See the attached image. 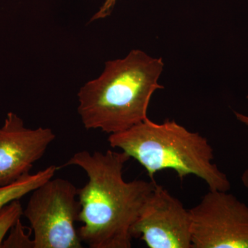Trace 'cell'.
<instances>
[{
  "label": "cell",
  "mask_w": 248,
  "mask_h": 248,
  "mask_svg": "<svg viewBox=\"0 0 248 248\" xmlns=\"http://www.w3.org/2000/svg\"><path fill=\"white\" fill-rule=\"evenodd\" d=\"M130 232L150 248H192L190 211L156 183Z\"/></svg>",
  "instance_id": "obj_6"
},
{
  "label": "cell",
  "mask_w": 248,
  "mask_h": 248,
  "mask_svg": "<svg viewBox=\"0 0 248 248\" xmlns=\"http://www.w3.org/2000/svg\"></svg>",
  "instance_id": "obj_13"
},
{
  "label": "cell",
  "mask_w": 248,
  "mask_h": 248,
  "mask_svg": "<svg viewBox=\"0 0 248 248\" xmlns=\"http://www.w3.org/2000/svg\"><path fill=\"white\" fill-rule=\"evenodd\" d=\"M31 233L32 231L27 233L26 227L19 219L11 228L9 237L4 240L1 248H34L33 239H31Z\"/></svg>",
  "instance_id": "obj_10"
},
{
  "label": "cell",
  "mask_w": 248,
  "mask_h": 248,
  "mask_svg": "<svg viewBox=\"0 0 248 248\" xmlns=\"http://www.w3.org/2000/svg\"><path fill=\"white\" fill-rule=\"evenodd\" d=\"M235 116L236 119L240 122H242L243 124H246L248 126V116L243 115V114L239 113V112H235ZM241 181H242L243 184L245 187L248 188V169L246 170L244 173H243L242 177H241Z\"/></svg>",
  "instance_id": "obj_12"
},
{
  "label": "cell",
  "mask_w": 248,
  "mask_h": 248,
  "mask_svg": "<svg viewBox=\"0 0 248 248\" xmlns=\"http://www.w3.org/2000/svg\"><path fill=\"white\" fill-rule=\"evenodd\" d=\"M23 212L24 210L19 200L11 202L0 211V248H1L5 236L16 222L20 219Z\"/></svg>",
  "instance_id": "obj_9"
},
{
  "label": "cell",
  "mask_w": 248,
  "mask_h": 248,
  "mask_svg": "<svg viewBox=\"0 0 248 248\" xmlns=\"http://www.w3.org/2000/svg\"><path fill=\"white\" fill-rule=\"evenodd\" d=\"M23 215L31 223L34 248H81L78 188L66 179H49L32 191Z\"/></svg>",
  "instance_id": "obj_4"
},
{
  "label": "cell",
  "mask_w": 248,
  "mask_h": 248,
  "mask_svg": "<svg viewBox=\"0 0 248 248\" xmlns=\"http://www.w3.org/2000/svg\"><path fill=\"white\" fill-rule=\"evenodd\" d=\"M57 170L56 166H50L35 174L29 173L26 174L9 185L0 186V211L11 202L20 200L44 183L52 179Z\"/></svg>",
  "instance_id": "obj_8"
},
{
  "label": "cell",
  "mask_w": 248,
  "mask_h": 248,
  "mask_svg": "<svg viewBox=\"0 0 248 248\" xmlns=\"http://www.w3.org/2000/svg\"><path fill=\"white\" fill-rule=\"evenodd\" d=\"M55 137L50 128H27L17 114L9 112L0 128V186L29 174Z\"/></svg>",
  "instance_id": "obj_7"
},
{
  "label": "cell",
  "mask_w": 248,
  "mask_h": 248,
  "mask_svg": "<svg viewBox=\"0 0 248 248\" xmlns=\"http://www.w3.org/2000/svg\"><path fill=\"white\" fill-rule=\"evenodd\" d=\"M162 58L133 50L124 58L105 63L101 76L78 93V113L85 128L120 133L148 119L152 96L159 84Z\"/></svg>",
  "instance_id": "obj_2"
},
{
  "label": "cell",
  "mask_w": 248,
  "mask_h": 248,
  "mask_svg": "<svg viewBox=\"0 0 248 248\" xmlns=\"http://www.w3.org/2000/svg\"><path fill=\"white\" fill-rule=\"evenodd\" d=\"M118 1L119 0H105L99 11L91 18V22L97 19H104L110 16Z\"/></svg>",
  "instance_id": "obj_11"
},
{
  "label": "cell",
  "mask_w": 248,
  "mask_h": 248,
  "mask_svg": "<svg viewBox=\"0 0 248 248\" xmlns=\"http://www.w3.org/2000/svg\"><path fill=\"white\" fill-rule=\"evenodd\" d=\"M112 148H120L146 169L152 182L163 170H173L183 180L195 175L206 183L209 190H231L224 172L214 164L213 149L208 140L191 132L174 120L161 124L149 118L108 139Z\"/></svg>",
  "instance_id": "obj_3"
},
{
  "label": "cell",
  "mask_w": 248,
  "mask_h": 248,
  "mask_svg": "<svg viewBox=\"0 0 248 248\" xmlns=\"http://www.w3.org/2000/svg\"><path fill=\"white\" fill-rule=\"evenodd\" d=\"M130 159L123 151L76 153L63 167L77 166L89 181L78 189L81 210L80 239L91 248H130L132 226L156 182L124 180V168Z\"/></svg>",
  "instance_id": "obj_1"
},
{
  "label": "cell",
  "mask_w": 248,
  "mask_h": 248,
  "mask_svg": "<svg viewBox=\"0 0 248 248\" xmlns=\"http://www.w3.org/2000/svg\"><path fill=\"white\" fill-rule=\"evenodd\" d=\"M189 211L192 248H248V206L232 194L209 190Z\"/></svg>",
  "instance_id": "obj_5"
}]
</instances>
